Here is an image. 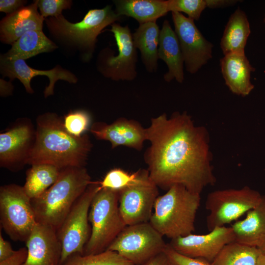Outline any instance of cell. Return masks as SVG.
<instances>
[{
	"instance_id": "1",
	"label": "cell",
	"mask_w": 265,
	"mask_h": 265,
	"mask_svg": "<svg viewBox=\"0 0 265 265\" xmlns=\"http://www.w3.org/2000/svg\"><path fill=\"white\" fill-rule=\"evenodd\" d=\"M146 130L150 146L144 159L158 187L167 190L179 185L201 194L215 183L208 132L195 125L186 112L153 118Z\"/></svg>"
},
{
	"instance_id": "2",
	"label": "cell",
	"mask_w": 265,
	"mask_h": 265,
	"mask_svg": "<svg viewBox=\"0 0 265 265\" xmlns=\"http://www.w3.org/2000/svg\"><path fill=\"white\" fill-rule=\"evenodd\" d=\"M35 129V141L27 164H50L60 169L85 166L93 146L88 134L71 135L64 127L63 118L54 112L38 116Z\"/></svg>"
},
{
	"instance_id": "3",
	"label": "cell",
	"mask_w": 265,
	"mask_h": 265,
	"mask_svg": "<svg viewBox=\"0 0 265 265\" xmlns=\"http://www.w3.org/2000/svg\"><path fill=\"white\" fill-rule=\"evenodd\" d=\"M92 182L85 167L61 169L55 183L40 196L31 199L37 222L57 230Z\"/></svg>"
},
{
	"instance_id": "4",
	"label": "cell",
	"mask_w": 265,
	"mask_h": 265,
	"mask_svg": "<svg viewBox=\"0 0 265 265\" xmlns=\"http://www.w3.org/2000/svg\"><path fill=\"white\" fill-rule=\"evenodd\" d=\"M200 202V194L174 185L157 198L149 223L163 237L171 239L192 234Z\"/></svg>"
},
{
	"instance_id": "5",
	"label": "cell",
	"mask_w": 265,
	"mask_h": 265,
	"mask_svg": "<svg viewBox=\"0 0 265 265\" xmlns=\"http://www.w3.org/2000/svg\"><path fill=\"white\" fill-rule=\"evenodd\" d=\"M88 220L91 235L84 246L83 255L103 252L126 226L119 208V192L100 189L94 196L89 209Z\"/></svg>"
},
{
	"instance_id": "6",
	"label": "cell",
	"mask_w": 265,
	"mask_h": 265,
	"mask_svg": "<svg viewBox=\"0 0 265 265\" xmlns=\"http://www.w3.org/2000/svg\"><path fill=\"white\" fill-rule=\"evenodd\" d=\"M121 17L111 6L106 5L102 9L89 10L83 19L77 23L68 22L62 14L46 21L53 34L85 50L88 58L94 51L99 34Z\"/></svg>"
},
{
	"instance_id": "7",
	"label": "cell",
	"mask_w": 265,
	"mask_h": 265,
	"mask_svg": "<svg viewBox=\"0 0 265 265\" xmlns=\"http://www.w3.org/2000/svg\"><path fill=\"white\" fill-rule=\"evenodd\" d=\"M100 189L99 182H92L76 201L61 225L56 235L61 247L59 265L75 254L83 255L91 228L88 214L92 201Z\"/></svg>"
},
{
	"instance_id": "8",
	"label": "cell",
	"mask_w": 265,
	"mask_h": 265,
	"mask_svg": "<svg viewBox=\"0 0 265 265\" xmlns=\"http://www.w3.org/2000/svg\"><path fill=\"white\" fill-rule=\"evenodd\" d=\"M0 228L13 241L26 242L37 224L31 199L23 186L11 184L0 187Z\"/></svg>"
},
{
	"instance_id": "9",
	"label": "cell",
	"mask_w": 265,
	"mask_h": 265,
	"mask_svg": "<svg viewBox=\"0 0 265 265\" xmlns=\"http://www.w3.org/2000/svg\"><path fill=\"white\" fill-rule=\"evenodd\" d=\"M163 236L149 222L126 226L106 250L117 252L135 265H143L164 252Z\"/></svg>"
},
{
	"instance_id": "10",
	"label": "cell",
	"mask_w": 265,
	"mask_h": 265,
	"mask_svg": "<svg viewBox=\"0 0 265 265\" xmlns=\"http://www.w3.org/2000/svg\"><path fill=\"white\" fill-rule=\"evenodd\" d=\"M263 195L248 186L210 192L207 197L206 209L209 211L207 225L210 231L237 220L255 207Z\"/></svg>"
},
{
	"instance_id": "11",
	"label": "cell",
	"mask_w": 265,
	"mask_h": 265,
	"mask_svg": "<svg viewBox=\"0 0 265 265\" xmlns=\"http://www.w3.org/2000/svg\"><path fill=\"white\" fill-rule=\"evenodd\" d=\"M136 172L132 182L118 191L119 211L126 226L149 222L159 196L158 187L147 169Z\"/></svg>"
},
{
	"instance_id": "12",
	"label": "cell",
	"mask_w": 265,
	"mask_h": 265,
	"mask_svg": "<svg viewBox=\"0 0 265 265\" xmlns=\"http://www.w3.org/2000/svg\"><path fill=\"white\" fill-rule=\"evenodd\" d=\"M109 30L114 35L118 53L114 55L113 50H104L100 56V71L113 80L132 81L137 77L138 57L130 29L128 26H122L115 23Z\"/></svg>"
},
{
	"instance_id": "13",
	"label": "cell",
	"mask_w": 265,
	"mask_h": 265,
	"mask_svg": "<svg viewBox=\"0 0 265 265\" xmlns=\"http://www.w3.org/2000/svg\"><path fill=\"white\" fill-rule=\"evenodd\" d=\"M36 138V129L27 118L17 120L0 133V166L16 172L27 164Z\"/></svg>"
},
{
	"instance_id": "14",
	"label": "cell",
	"mask_w": 265,
	"mask_h": 265,
	"mask_svg": "<svg viewBox=\"0 0 265 265\" xmlns=\"http://www.w3.org/2000/svg\"><path fill=\"white\" fill-rule=\"evenodd\" d=\"M186 70L196 73L212 57L213 44L202 35L194 20L179 12H171Z\"/></svg>"
},
{
	"instance_id": "15",
	"label": "cell",
	"mask_w": 265,
	"mask_h": 265,
	"mask_svg": "<svg viewBox=\"0 0 265 265\" xmlns=\"http://www.w3.org/2000/svg\"><path fill=\"white\" fill-rule=\"evenodd\" d=\"M235 241L232 227L223 226L215 227L207 234H190L171 239L168 244L183 255L212 262L226 245Z\"/></svg>"
},
{
	"instance_id": "16",
	"label": "cell",
	"mask_w": 265,
	"mask_h": 265,
	"mask_svg": "<svg viewBox=\"0 0 265 265\" xmlns=\"http://www.w3.org/2000/svg\"><path fill=\"white\" fill-rule=\"evenodd\" d=\"M89 131L97 139L108 141L112 149L124 146L140 151L147 140L146 128L135 120L123 117L111 124L95 122Z\"/></svg>"
},
{
	"instance_id": "17",
	"label": "cell",
	"mask_w": 265,
	"mask_h": 265,
	"mask_svg": "<svg viewBox=\"0 0 265 265\" xmlns=\"http://www.w3.org/2000/svg\"><path fill=\"white\" fill-rule=\"evenodd\" d=\"M26 243L27 256L23 265H59L61 247L55 228L37 223Z\"/></svg>"
},
{
	"instance_id": "18",
	"label": "cell",
	"mask_w": 265,
	"mask_h": 265,
	"mask_svg": "<svg viewBox=\"0 0 265 265\" xmlns=\"http://www.w3.org/2000/svg\"><path fill=\"white\" fill-rule=\"evenodd\" d=\"M0 70L3 76L8 77L11 80L18 79L23 83L26 92L30 94L34 93L30 86L32 78L37 76H47L50 82L44 91L45 98L53 94L54 84L58 80L70 83H76L78 80L73 74L60 66L49 70H39L28 66L25 60L20 59L7 60L1 57Z\"/></svg>"
},
{
	"instance_id": "19",
	"label": "cell",
	"mask_w": 265,
	"mask_h": 265,
	"mask_svg": "<svg viewBox=\"0 0 265 265\" xmlns=\"http://www.w3.org/2000/svg\"><path fill=\"white\" fill-rule=\"evenodd\" d=\"M220 66L225 84L232 93L245 97L254 89L251 75L255 68L245 54L225 55L220 60Z\"/></svg>"
},
{
	"instance_id": "20",
	"label": "cell",
	"mask_w": 265,
	"mask_h": 265,
	"mask_svg": "<svg viewBox=\"0 0 265 265\" xmlns=\"http://www.w3.org/2000/svg\"><path fill=\"white\" fill-rule=\"evenodd\" d=\"M37 7L35 0L4 17L0 26L1 42L12 45L27 31L42 30L44 18L38 12Z\"/></svg>"
},
{
	"instance_id": "21",
	"label": "cell",
	"mask_w": 265,
	"mask_h": 265,
	"mask_svg": "<svg viewBox=\"0 0 265 265\" xmlns=\"http://www.w3.org/2000/svg\"><path fill=\"white\" fill-rule=\"evenodd\" d=\"M158 57L168 68L163 76L164 80L170 82L175 79L182 83L184 80L183 55L177 35L167 20L164 21L160 31Z\"/></svg>"
},
{
	"instance_id": "22",
	"label": "cell",
	"mask_w": 265,
	"mask_h": 265,
	"mask_svg": "<svg viewBox=\"0 0 265 265\" xmlns=\"http://www.w3.org/2000/svg\"><path fill=\"white\" fill-rule=\"evenodd\" d=\"M235 241L259 247L265 241V195L260 202L247 212L243 220L232 226Z\"/></svg>"
},
{
	"instance_id": "23",
	"label": "cell",
	"mask_w": 265,
	"mask_h": 265,
	"mask_svg": "<svg viewBox=\"0 0 265 265\" xmlns=\"http://www.w3.org/2000/svg\"><path fill=\"white\" fill-rule=\"evenodd\" d=\"M250 33L247 15L238 8L230 16L221 39L220 46L224 55L245 54V47Z\"/></svg>"
},
{
	"instance_id": "24",
	"label": "cell",
	"mask_w": 265,
	"mask_h": 265,
	"mask_svg": "<svg viewBox=\"0 0 265 265\" xmlns=\"http://www.w3.org/2000/svg\"><path fill=\"white\" fill-rule=\"evenodd\" d=\"M115 12L136 20L139 24L156 22L170 12L168 0H115Z\"/></svg>"
},
{
	"instance_id": "25",
	"label": "cell",
	"mask_w": 265,
	"mask_h": 265,
	"mask_svg": "<svg viewBox=\"0 0 265 265\" xmlns=\"http://www.w3.org/2000/svg\"><path fill=\"white\" fill-rule=\"evenodd\" d=\"M160 29L156 22L139 24L132 34L134 46L141 53L143 64L151 73L158 68V48Z\"/></svg>"
},
{
	"instance_id": "26",
	"label": "cell",
	"mask_w": 265,
	"mask_h": 265,
	"mask_svg": "<svg viewBox=\"0 0 265 265\" xmlns=\"http://www.w3.org/2000/svg\"><path fill=\"white\" fill-rule=\"evenodd\" d=\"M12 45L10 50L1 57L7 60H25L57 48L42 30L27 31Z\"/></svg>"
},
{
	"instance_id": "27",
	"label": "cell",
	"mask_w": 265,
	"mask_h": 265,
	"mask_svg": "<svg viewBox=\"0 0 265 265\" xmlns=\"http://www.w3.org/2000/svg\"><path fill=\"white\" fill-rule=\"evenodd\" d=\"M61 169L52 165L34 164L26 172L23 186L27 196L34 199L40 196L57 181Z\"/></svg>"
},
{
	"instance_id": "28",
	"label": "cell",
	"mask_w": 265,
	"mask_h": 265,
	"mask_svg": "<svg viewBox=\"0 0 265 265\" xmlns=\"http://www.w3.org/2000/svg\"><path fill=\"white\" fill-rule=\"evenodd\" d=\"M262 252L259 248L233 241L226 245L212 265H257Z\"/></svg>"
},
{
	"instance_id": "29",
	"label": "cell",
	"mask_w": 265,
	"mask_h": 265,
	"mask_svg": "<svg viewBox=\"0 0 265 265\" xmlns=\"http://www.w3.org/2000/svg\"><path fill=\"white\" fill-rule=\"evenodd\" d=\"M60 265H135L117 252L106 250L88 255L75 254Z\"/></svg>"
},
{
	"instance_id": "30",
	"label": "cell",
	"mask_w": 265,
	"mask_h": 265,
	"mask_svg": "<svg viewBox=\"0 0 265 265\" xmlns=\"http://www.w3.org/2000/svg\"><path fill=\"white\" fill-rule=\"evenodd\" d=\"M90 116L85 110L72 111L63 118V125L70 134L75 137H80L88 130L90 124Z\"/></svg>"
},
{
	"instance_id": "31",
	"label": "cell",
	"mask_w": 265,
	"mask_h": 265,
	"mask_svg": "<svg viewBox=\"0 0 265 265\" xmlns=\"http://www.w3.org/2000/svg\"><path fill=\"white\" fill-rule=\"evenodd\" d=\"M136 176V172L129 173L121 168L112 169L106 174L103 180L99 182L100 189L119 191L132 183Z\"/></svg>"
},
{
	"instance_id": "32",
	"label": "cell",
	"mask_w": 265,
	"mask_h": 265,
	"mask_svg": "<svg viewBox=\"0 0 265 265\" xmlns=\"http://www.w3.org/2000/svg\"><path fill=\"white\" fill-rule=\"evenodd\" d=\"M169 11L183 12L193 20H198L207 7L205 0H168Z\"/></svg>"
},
{
	"instance_id": "33",
	"label": "cell",
	"mask_w": 265,
	"mask_h": 265,
	"mask_svg": "<svg viewBox=\"0 0 265 265\" xmlns=\"http://www.w3.org/2000/svg\"><path fill=\"white\" fill-rule=\"evenodd\" d=\"M36 1L40 14L44 18L61 15L62 11L70 8L72 4V1L68 0H38Z\"/></svg>"
},
{
	"instance_id": "34",
	"label": "cell",
	"mask_w": 265,
	"mask_h": 265,
	"mask_svg": "<svg viewBox=\"0 0 265 265\" xmlns=\"http://www.w3.org/2000/svg\"><path fill=\"white\" fill-rule=\"evenodd\" d=\"M164 252L173 265H212V262L205 259L183 255L173 249L168 243Z\"/></svg>"
},
{
	"instance_id": "35",
	"label": "cell",
	"mask_w": 265,
	"mask_h": 265,
	"mask_svg": "<svg viewBox=\"0 0 265 265\" xmlns=\"http://www.w3.org/2000/svg\"><path fill=\"white\" fill-rule=\"evenodd\" d=\"M27 256V248L22 247L15 251L14 254L9 258L0 262V265H23L26 262Z\"/></svg>"
},
{
	"instance_id": "36",
	"label": "cell",
	"mask_w": 265,
	"mask_h": 265,
	"mask_svg": "<svg viewBox=\"0 0 265 265\" xmlns=\"http://www.w3.org/2000/svg\"><path fill=\"white\" fill-rule=\"evenodd\" d=\"M26 1L21 0H0V11L8 14L12 13L24 6Z\"/></svg>"
},
{
	"instance_id": "37",
	"label": "cell",
	"mask_w": 265,
	"mask_h": 265,
	"mask_svg": "<svg viewBox=\"0 0 265 265\" xmlns=\"http://www.w3.org/2000/svg\"><path fill=\"white\" fill-rule=\"evenodd\" d=\"M15 251L11 247L10 243L5 240L2 235L0 230V262L3 261L11 256Z\"/></svg>"
},
{
	"instance_id": "38",
	"label": "cell",
	"mask_w": 265,
	"mask_h": 265,
	"mask_svg": "<svg viewBox=\"0 0 265 265\" xmlns=\"http://www.w3.org/2000/svg\"><path fill=\"white\" fill-rule=\"evenodd\" d=\"M208 8L214 9L232 6L239 1L238 0H205Z\"/></svg>"
},
{
	"instance_id": "39",
	"label": "cell",
	"mask_w": 265,
	"mask_h": 265,
	"mask_svg": "<svg viewBox=\"0 0 265 265\" xmlns=\"http://www.w3.org/2000/svg\"><path fill=\"white\" fill-rule=\"evenodd\" d=\"M143 265H173L165 253H160Z\"/></svg>"
},
{
	"instance_id": "40",
	"label": "cell",
	"mask_w": 265,
	"mask_h": 265,
	"mask_svg": "<svg viewBox=\"0 0 265 265\" xmlns=\"http://www.w3.org/2000/svg\"><path fill=\"white\" fill-rule=\"evenodd\" d=\"M13 89V86L10 82H7L0 79V95L1 96L10 95L12 93Z\"/></svg>"
},
{
	"instance_id": "41",
	"label": "cell",
	"mask_w": 265,
	"mask_h": 265,
	"mask_svg": "<svg viewBox=\"0 0 265 265\" xmlns=\"http://www.w3.org/2000/svg\"><path fill=\"white\" fill-rule=\"evenodd\" d=\"M257 265H265V254L262 253L261 255Z\"/></svg>"
},
{
	"instance_id": "42",
	"label": "cell",
	"mask_w": 265,
	"mask_h": 265,
	"mask_svg": "<svg viewBox=\"0 0 265 265\" xmlns=\"http://www.w3.org/2000/svg\"><path fill=\"white\" fill-rule=\"evenodd\" d=\"M258 248H259L262 253L265 254V241Z\"/></svg>"
},
{
	"instance_id": "43",
	"label": "cell",
	"mask_w": 265,
	"mask_h": 265,
	"mask_svg": "<svg viewBox=\"0 0 265 265\" xmlns=\"http://www.w3.org/2000/svg\"><path fill=\"white\" fill-rule=\"evenodd\" d=\"M264 22L265 24V14L264 18Z\"/></svg>"
}]
</instances>
